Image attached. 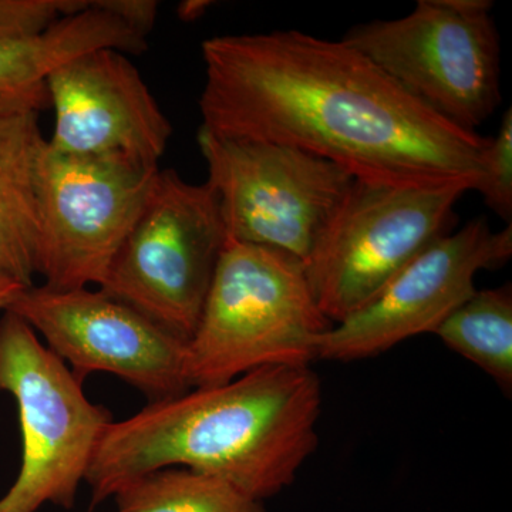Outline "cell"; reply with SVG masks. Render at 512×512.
I'll list each match as a JSON object with an SVG mask.
<instances>
[{
    "label": "cell",
    "instance_id": "obj_1",
    "mask_svg": "<svg viewBox=\"0 0 512 512\" xmlns=\"http://www.w3.org/2000/svg\"><path fill=\"white\" fill-rule=\"evenodd\" d=\"M201 127L284 144L356 180L463 184L474 191L490 138L458 127L403 90L343 40L274 30L201 45Z\"/></svg>",
    "mask_w": 512,
    "mask_h": 512
},
{
    "label": "cell",
    "instance_id": "obj_2",
    "mask_svg": "<svg viewBox=\"0 0 512 512\" xmlns=\"http://www.w3.org/2000/svg\"><path fill=\"white\" fill-rule=\"evenodd\" d=\"M320 412L311 366L262 367L111 421L84 481L99 504L138 477L183 467L262 501L289 487L315 453Z\"/></svg>",
    "mask_w": 512,
    "mask_h": 512
},
{
    "label": "cell",
    "instance_id": "obj_3",
    "mask_svg": "<svg viewBox=\"0 0 512 512\" xmlns=\"http://www.w3.org/2000/svg\"><path fill=\"white\" fill-rule=\"evenodd\" d=\"M332 326L298 258L227 238L188 340V382L194 389L262 367H309Z\"/></svg>",
    "mask_w": 512,
    "mask_h": 512
},
{
    "label": "cell",
    "instance_id": "obj_4",
    "mask_svg": "<svg viewBox=\"0 0 512 512\" xmlns=\"http://www.w3.org/2000/svg\"><path fill=\"white\" fill-rule=\"evenodd\" d=\"M0 390L15 397L22 467L0 498V512H36L47 503L72 510L111 414L90 402L83 380L15 313L0 319Z\"/></svg>",
    "mask_w": 512,
    "mask_h": 512
},
{
    "label": "cell",
    "instance_id": "obj_5",
    "mask_svg": "<svg viewBox=\"0 0 512 512\" xmlns=\"http://www.w3.org/2000/svg\"><path fill=\"white\" fill-rule=\"evenodd\" d=\"M488 0H419L412 13L350 29L343 42L458 127L500 106V37Z\"/></svg>",
    "mask_w": 512,
    "mask_h": 512
},
{
    "label": "cell",
    "instance_id": "obj_6",
    "mask_svg": "<svg viewBox=\"0 0 512 512\" xmlns=\"http://www.w3.org/2000/svg\"><path fill=\"white\" fill-rule=\"evenodd\" d=\"M220 200L210 184L160 170L153 191L101 292L185 340L197 329L227 242Z\"/></svg>",
    "mask_w": 512,
    "mask_h": 512
},
{
    "label": "cell",
    "instance_id": "obj_7",
    "mask_svg": "<svg viewBox=\"0 0 512 512\" xmlns=\"http://www.w3.org/2000/svg\"><path fill=\"white\" fill-rule=\"evenodd\" d=\"M467 185L356 180L305 264L320 311L335 325L365 306L431 242L448 234Z\"/></svg>",
    "mask_w": 512,
    "mask_h": 512
},
{
    "label": "cell",
    "instance_id": "obj_8",
    "mask_svg": "<svg viewBox=\"0 0 512 512\" xmlns=\"http://www.w3.org/2000/svg\"><path fill=\"white\" fill-rule=\"evenodd\" d=\"M198 147L220 200L227 237L308 261L355 177L318 156L200 127Z\"/></svg>",
    "mask_w": 512,
    "mask_h": 512
},
{
    "label": "cell",
    "instance_id": "obj_9",
    "mask_svg": "<svg viewBox=\"0 0 512 512\" xmlns=\"http://www.w3.org/2000/svg\"><path fill=\"white\" fill-rule=\"evenodd\" d=\"M160 165L46 146L37 180V275L53 289L100 288L140 217Z\"/></svg>",
    "mask_w": 512,
    "mask_h": 512
},
{
    "label": "cell",
    "instance_id": "obj_10",
    "mask_svg": "<svg viewBox=\"0 0 512 512\" xmlns=\"http://www.w3.org/2000/svg\"><path fill=\"white\" fill-rule=\"evenodd\" d=\"M6 311L45 338L47 348L84 379L110 373L140 390L150 402L191 389L188 342L143 313L97 289H22Z\"/></svg>",
    "mask_w": 512,
    "mask_h": 512
},
{
    "label": "cell",
    "instance_id": "obj_11",
    "mask_svg": "<svg viewBox=\"0 0 512 512\" xmlns=\"http://www.w3.org/2000/svg\"><path fill=\"white\" fill-rule=\"evenodd\" d=\"M512 255V224L494 232L485 218L431 242L362 308L335 323L319 343L318 359L355 362L404 340L434 333L477 291L484 269L503 268Z\"/></svg>",
    "mask_w": 512,
    "mask_h": 512
},
{
    "label": "cell",
    "instance_id": "obj_12",
    "mask_svg": "<svg viewBox=\"0 0 512 512\" xmlns=\"http://www.w3.org/2000/svg\"><path fill=\"white\" fill-rule=\"evenodd\" d=\"M47 97L55 111L50 150L160 164L173 126L126 53L99 49L76 57L49 77Z\"/></svg>",
    "mask_w": 512,
    "mask_h": 512
},
{
    "label": "cell",
    "instance_id": "obj_13",
    "mask_svg": "<svg viewBox=\"0 0 512 512\" xmlns=\"http://www.w3.org/2000/svg\"><path fill=\"white\" fill-rule=\"evenodd\" d=\"M147 47L146 36L90 0L39 35L0 39V110L42 113L49 109L47 80L64 64L93 50L141 55Z\"/></svg>",
    "mask_w": 512,
    "mask_h": 512
},
{
    "label": "cell",
    "instance_id": "obj_14",
    "mask_svg": "<svg viewBox=\"0 0 512 512\" xmlns=\"http://www.w3.org/2000/svg\"><path fill=\"white\" fill-rule=\"evenodd\" d=\"M39 116L0 110V275L26 288L37 275V180L47 146Z\"/></svg>",
    "mask_w": 512,
    "mask_h": 512
},
{
    "label": "cell",
    "instance_id": "obj_15",
    "mask_svg": "<svg viewBox=\"0 0 512 512\" xmlns=\"http://www.w3.org/2000/svg\"><path fill=\"white\" fill-rule=\"evenodd\" d=\"M434 335L447 348L493 377L505 393H511V285L474 292L441 323Z\"/></svg>",
    "mask_w": 512,
    "mask_h": 512
},
{
    "label": "cell",
    "instance_id": "obj_16",
    "mask_svg": "<svg viewBox=\"0 0 512 512\" xmlns=\"http://www.w3.org/2000/svg\"><path fill=\"white\" fill-rule=\"evenodd\" d=\"M113 497L117 512H264L228 481L178 467L138 477Z\"/></svg>",
    "mask_w": 512,
    "mask_h": 512
},
{
    "label": "cell",
    "instance_id": "obj_17",
    "mask_svg": "<svg viewBox=\"0 0 512 512\" xmlns=\"http://www.w3.org/2000/svg\"><path fill=\"white\" fill-rule=\"evenodd\" d=\"M474 191L494 214L511 224L512 218V110L505 111L497 136L490 138L484 171Z\"/></svg>",
    "mask_w": 512,
    "mask_h": 512
},
{
    "label": "cell",
    "instance_id": "obj_18",
    "mask_svg": "<svg viewBox=\"0 0 512 512\" xmlns=\"http://www.w3.org/2000/svg\"><path fill=\"white\" fill-rule=\"evenodd\" d=\"M89 6L90 0H0V39L39 35Z\"/></svg>",
    "mask_w": 512,
    "mask_h": 512
},
{
    "label": "cell",
    "instance_id": "obj_19",
    "mask_svg": "<svg viewBox=\"0 0 512 512\" xmlns=\"http://www.w3.org/2000/svg\"><path fill=\"white\" fill-rule=\"evenodd\" d=\"M101 8L148 37L156 23L158 3L154 0H99Z\"/></svg>",
    "mask_w": 512,
    "mask_h": 512
},
{
    "label": "cell",
    "instance_id": "obj_20",
    "mask_svg": "<svg viewBox=\"0 0 512 512\" xmlns=\"http://www.w3.org/2000/svg\"><path fill=\"white\" fill-rule=\"evenodd\" d=\"M25 288L26 286L20 285L8 276L0 275V311L5 312L16 295Z\"/></svg>",
    "mask_w": 512,
    "mask_h": 512
},
{
    "label": "cell",
    "instance_id": "obj_21",
    "mask_svg": "<svg viewBox=\"0 0 512 512\" xmlns=\"http://www.w3.org/2000/svg\"><path fill=\"white\" fill-rule=\"evenodd\" d=\"M210 6V2H201V0H190V2L181 3L180 18L183 20H195L204 15L205 10Z\"/></svg>",
    "mask_w": 512,
    "mask_h": 512
}]
</instances>
